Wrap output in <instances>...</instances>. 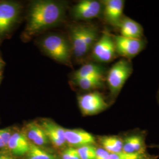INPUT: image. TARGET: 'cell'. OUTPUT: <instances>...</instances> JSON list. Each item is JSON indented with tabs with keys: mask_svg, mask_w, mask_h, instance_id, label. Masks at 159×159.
Masks as SVG:
<instances>
[{
	"mask_svg": "<svg viewBox=\"0 0 159 159\" xmlns=\"http://www.w3.org/2000/svg\"><path fill=\"white\" fill-rule=\"evenodd\" d=\"M63 10L57 3L41 1L32 6L27 27L29 34H35L58 22L62 16Z\"/></svg>",
	"mask_w": 159,
	"mask_h": 159,
	"instance_id": "cell-1",
	"label": "cell"
},
{
	"mask_svg": "<svg viewBox=\"0 0 159 159\" xmlns=\"http://www.w3.org/2000/svg\"><path fill=\"white\" fill-rule=\"evenodd\" d=\"M71 41L74 55L77 58L84 57L97 41L96 29L91 25H79L72 30Z\"/></svg>",
	"mask_w": 159,
	"mask_h": 159,
	"instance_id": "cell-2",
	"label": "cell"
},
{
	"mask_svg": "<svg viewBox=\"0 0 159 159\" xmlns=\"http://www.w3.org/2000/svg\"><path fill=\"white\" fill-rule=\"evenodd\" d=\"M133 72L131 60L122 58L114 64L108 71L107 82L110 93L117 96Z\"/></svg>",
	"mask_w": 159,
	"mask_h": 159,
	"instance_id": "cell-3",
	"label": "cell"
},
{
	"mask_svg": "<svg viewBox=\"0 0 159 159\" xmlns=\"http://www.w3.org/2000/svg\"><path fill=\"white\" fill-rule=\"evenodd\" d=\"M117 55L114 35L107 31H104L93 47V56L98 61L108 63Z\"/></svg>",
	"mask_w": 159,
	"mask_h": 159,
	"instance_id": "cell-4",
	"label": "cell"
},
{
	"mask_svg": "<svg viewBox=\"0 0 159 159\" xmlns=\"http://www.w3.org/2000/svg\"><path fill=\"white\" fill-rule=\"evenodd\" d=\"M44 50L53 59L60 62H66L70 58V48L66 41L62 37L51 35L43 41Z\"/></svg>",
	"mask_w": 159,
	"mask_h": 159,
	"instance_id": "cell-5",
	"label": "cell"
},
{
	"mask_svg": "<svg viewBox=\"0 0 159 159\" xmlns=\"http://www.w3.org/2000/svg\"><path fill=\"white\" fill-rule=\"evenodd\" d=\"M78 102L80 110L84 116L99 113L108 107V104L101 93L94 91L80 96Z\"/></svg>",
	"mask_w": 159,
	"mask_h": 159,
	"instance_id": "cell-6",
	"label": "cell"
},
{
	"mask_svg": "<svg viewBox=\"0 0 159 159\" xmlns=\"http://www.w3.org/2000/svg\"><path fill=\"white\" fill-rule=\"evenodd\" d=\"M117 54L123 58L131 60L144 50L146 41L144 39H132L121 35H114Z\"/></svg>",
	"mask_w": 159,
	"mask_h": 159,
	"instance_id": "cell-7",
	"label": "cell"
},
{
	"mask_svg": "<svg viewBox=\"0 0 159 159\" xmlns=\"http://www.w3.org/2000/svg\"><path fill=\"white\" fill-rule=\"evenodd\" d=\"M125 1L123 0H106L102 1V12L106 21L113 27H119L124 17L123 10Z\"/></svg>",
	"mask_w": 159,
	"mask_h": 159,
	"instance_id": "cell-8",
	"label": "cell"
},
{
	"mask_svg": "<svg viewBox=\"0 0 159 159\" xmlns=\"http://www.w3.org/2000/svg\"><path fill=\"white\" fill-rule=\"evenodd\" d=\"M102 2L94 0H83L73 8L74 17L80 20H90L98 17L102 11Z\"/></svg>",
	"mask_w": 159,
	"mask_h": 159,
	"instance_id": "cell-9",
	"label": "cell"
},
{
	"mask_svg": "<svg viewBox=\"0 0 159 159\" xmlns=\"http://www.w3.org/2000/svg\"><path fill=\"white\" fill-rule=\"evenodd\" d=\"M20 11V7L14 2L0 3V34H4L15 23Z\"/></svg>",
	"mask_w": 159,
	"mask_h": 159,
	"instance_id": "cell-10",
	"label": "cell"
},
{
	"mask_svg": "<svg viewBox=\"0 0 159 159\" xmlns=\"http://www.w3.org/2000/svg\"><path fill=\"white\" fill-rule=\"evenodd\" d=\"M41 125L48 140L54 146L60 148L65 144L66 143L65 138L66 129L50 120H43Z\"/></svg>",
	"mask_w": 159,
	"mask_h": 159,
	"instance_id": "cell-11",
	"label": "cell"
},
{
	"mask_svg": "<svg viewBox=\"0 0 159 159\" xmlns=\"http://www.w3.org/2000/svg\"><path fill=\"white\" fill-rule=\"evenodd\" d=\"M65 138L66 142L79 148L96 143L95 138L91 134L81 129H66Z\"/></svg>",
	"mask_w": 159,
	"mask_h": 159,
	"instance_id": "cell-12",
	"label": "cell"
},
{
	"mask_svg": "<svg viewBox=\"0 0 159 159\" xmlns=\"http://www.w3.org/2000/svg\"><path fill=\"white\" fill-rule=\"evenodd\" d=\"M119 29L121 36L132 39H143V29L142 26L136 21L129 17L124 16Z\"/></svg>",
	"mask_w": 159,
	"mask_h": 159,
	"instance_id": "cell-13",
	"label": "cell"
},
{
	"mask_svg": "<svg viewBox=\"0 0 159 159\" xmlns=\"http://www.w3.org/2000/svg\"><path fill=\"white\" fill-rule=\"evenodd\" d=\"M30 144L24 133L16 132L12 134L7 146L12 153L17 156H23L29 152Z\"/></svg>",
	"mask_w": 159,
	"mask_h": 159,
	"instance_id": "cell-14",
	"label": "cell"
},
{
	"mask_svg": "<svg viewBox=\"0 0 159 159\" xmlns=\"http://www.w3.org/2000/svg\"><path fill=\"white\" fill-rule=\"evenodd\" d=\"M25 135L37 146L46 144L49 140L42 126L36 122H31L26 125V134Z\"/></svg>",
	"mask_w": 159,
	"mask_h": 159,
	"instance_id": "cell-15",
	"label": "cell"
},
{
	"mask_svg": "<svg viewBox=\"0 0 159 159\" xmlns=\"http://www.w3.org/2000/svg\"><path fill=\"white\" fill-rule=\"evenodd\" d=\"M144 138L140 134H133L127 137L123 141L122 152L128 153H134L144 152Z\"/></svg>",
	"mask_w": 159,
	"mask_h": 159,
	"instance_id": "cell-16",
	"label": "cell"
},
{
	"mask_svg": "<svg viewBox=\"0 0 159 159\" xmlns=\"http://www.w3.org/2000/svg\"><path fill=\"white\" fill-rule=\"evenodd\" d=\"M84 77L103 79V70L96 64L89 63L83 66L74 73V80Z\"/></svg>",
	"mask_w": 159,
	"mask_h": 159,
	"instance_id": "cell-17",
	"label": "cell"
},
{
	"mask_svg": "<svg viewBox=\"0 0 159 159\" xmlns=\"http://www.w3.org/2000/svg\"><path fill=\"white\" fill-rule=\"evenodd\" d=\"M100 142L103 148L110 153H119L123 150V140L119 137H103Z\"/></svg>",
	"mask_w": 159,
	"mask_h": 159,
	"instance_id": "cell-18",
	"label": "cell"
},
{
	"mask_svg": "<svg viewBox=\"0 0 159 159\" xmlns=\"http://www.w3.org/2000/svg\"><path fill=\"white\" fill-rule=\"evenodd\" d=\"M27 159H57L56 156L40 148L33 143L30 144Z\"/></svg>",
	"mask_w": 159,
	"mask_h": 159,
	"instance_id": "cell-19",
	"label": "cell"
},
{
	"mask_svg": "<svg viewBox=\"0 0 159 159\" xmlns=\"http://www.w3.org/2000/svg\"><path fill=\"white\" fill-rule=\"evenodd\" d=\"M80 87L84 90H94L101 87L103 84L102 79L94 77H84L75 80Z\"/></svg>",
	"mask_w": 159,
	"mask_h": 159,
	"instance_id": "cell-20",
	"label": "cell"
},
{
	"mask_svg": "<svg viewBox=\"0 0 159 159\" xmlns=\"http://www.w3.org/2000/svg\"><path fill=\"white\" fill-rule=\"evenodd\" d=\"M154 157L144 152L134 153H128L121 152L116 153H110L106 159H154Z\"/></svg>",
	"mask_w": 159,
	"mask_h": 159,
	"instance_id": "cell-21",
	"label": "cell"
},
{
	"mask_svg": "<svg viewBox=\"0 0 159 159\" xmlns=\"http://www.w3.org/2000/svg\"><path fill=\"white\" fill-rule=\"evenodd\" d=\"M96 148L92 145L84 146L77 148L81 159H95Z\"/></svg>",
	"mask_w": 159,
	"mask_h": 159,
	"instance_id": "cell-22",
	"label": "cell"
},
{
	"mask_svg": "<svg viewBox=\"0 0 159 159\" xmlns=\"http://www.w3.org/2000/svg\"><path fill=\"white\" fill-rule=\"evenodd\" d=\"M11 134L8 129H0V148L7 146Z\"/></svg>",
	"mask_w": 159,
	"mask_h": 159,
	"instance_id": "cell-23",
	"label": "cell"
},
{
	"mask_svg": "<svg viewBox=\"0 0 159 159\" xmlns=\"http://www.w3.org/2000/svg\"><path fill=\"white\" fill-rule=\"evenodd\" d=\"M63 159H81L77 149L68 148L64 150L62 153Z\"/></svg>",
	"mask_w": 159,
	"mask_h": 159,
	"instance_id": "cell-24",
	"label": "cell"
},
{
	"mask_svg": "<svg viewBox=\"0 0 159 159\" xmlns=\"http://www.w3.org/2000/svg\"><path fill=\"white\" fill-rule=\"evenodd\" d=\"M110 153L103 148H98L96 149L95 159H106L108 157Z\"/></svg>",
	"mask_w": 159,
	"mask_h": 159,
	"instance_id": "cell-25",
	"label": "cell"
},
{
	"mask_svg": "<svg viewBox=\"0 0 159 159\" xmlns=\"http://www.w3.org/2000/svg\"><path fill=\"white\" fill-rule=\"evenodd\" d=\"M0 159H14L11 157L6 155H0Z\"/></svg>",
	"mask_w": 159,
	"mask_h": 159,
	"instance_id": "cell-26",
	"label": "cell"
},
{
	"mask_svg": "<svg viewBox=\"0 0 159 159\" xmlns=\"http://www.w3.org/2000/svg\"><path fill=\"white\" fill-rule=\"evenodd\" d=\"M4 64V63L3 62L2 60L0 58V70H1V68H2V66H3Z\"/></svg>",
	"mask_w": 159,
	"mask_h": 159,
	"instance_id": "cell-27",
	"label": "cell"
},
{
	"mask_svg": "<svg viewBox=\"0 0 159 159\" xmlns=\"http://www.w3.org/2000/svg\"><path fill=\"white\" fill-rule=\"evenodd\" d=\"M157 96H158V98H159V91H158V95H157Z\"/></svg>",
	"mask_w": 159,
	"mask_h": 159,
	"instance_id": "cell-28",
	"label": "cell"
},
{
	"mask_svg": "<svg viewBox=\"0 0 159 159\" xmlns=\"http://www.w3.org/2000/svg\"><path fill=\"white\" fill-rule=\"evenodd\" d=\"M1 75H0V81H1Z\"/></svg>",
	"mask_w": 159,
	"mask_h": 159,
	"instance_id": "cell-29",
	"label": "cell"
}]
</instances>
